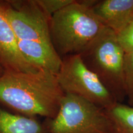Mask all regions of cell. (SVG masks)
<instances>
[{"instance_id": "11", "label": "cell", "mask_w": 133, "mask_h": 133, "mask_svg": "<svg viewBox=\"0 0 133 133\" xmlns=\"http://www.w3.org/2000/svg\"><path fill=\"white\" fill-rule=\"evenodd\" d=\"M112 119L116 133H133V107L116 103L105 110Z\"/></svg>"}, {"instance_id": "13", "label": "cell", "mask_w": 133, "mask_h": 133, "mask_svg": "<svg viewBox=\"0 0 133 133\" xmlns=\"http://www.w3.org/2000/svg\"><path fill=\"white\" fill-rule=\"evenodd\" d=\"M74 0H36L39 6L49 17L64 9Z\"/></svg>"}, {"instance_id": "9", "label": "cell", "mask_w": 133, "mask_h": 133, "mask_svg": "<svg viewBox=\"0 0 133 133\" xmlns=\"http://www.w3.org/2000/svg\"><path fill=\"white\" fill-rule=\"evenodd\" d=\"M21 54L26 61L39 69H44L57 75L62 59L52 44L18 40Z\"/></svg>"}, {"instance_id": "1", "label": "cell", "mask_w": 133, "mask_h": 133, "mask_svg": "<svg viewBox=\"0 0 133 133\" xmlns=\"http://www.w3.org/2000/svg\"><path fill=\"white\" fill-rule=\"evenodd\" d=\"M64 94L57 75L46 70H4L0 76V103L22 115L52 118Z\"/></svg>"}, {"instance_id": "10", "label": "cell", "mask_w": 133, "mask_h": 133, "mask_svg": "<svg viewBox=\"0 0 133 133\" xmlns=\"http://www.w3.org/2000/svg\"><path fill=\"white\" fill-rule=\"evenodd\" d=\"M0 133H48L36 117L14 114L0 107Z\"/></svg>"}, {"instance_id": "6", "label": "cell", "mask_w": 133, "mask_h": 133, "mask_svg": "<svg viewBox=\"0 0 133 133\" xmlns=\"http://www.w3.org/2000/svg\"><path fill=\"white\" fill-rule=\"evenodd\" d=\"M4 9L17 40L52 44L51 17L39 7L36 0L4 1Z\"/></svg>"}, {"instance_id": "3", "label": "cell", "mask_w": 133, "mask_h": 133, "mask_svg": "<svg viewBox=\"0 0 133 133\" xmlns=\"http://www.w3.org/2000/svg\"><path fill=\"white\" fill-rule=\"evenodd\" d=\"M79 55L116 102L123 103L126 97L123 78L125 52L116 33L105 27Z\"/></svg>"}, {"instance_id": "12", "label": "cell", "mask_w": 133, "mask_h": 133, "mask_svg": "<svg viewBox=\"0 0 133 133\" xmlns=\"http://www.w3.org/2000/svg\"><path fill=\"white\" fill-rule=\"evenodd\" d=\"M123 78L126 97L131 104L133 102V52L125 54Z\"/></svg>"}, {"instance_id": "2", "label": "cell", "mask_w": 133, "mask_h": 133, "mask_svg": "<svg viewBox=\"0 0 133 133\" xmlns=\"http://www.w3.org/2000/svg\"><path fill=\"white\" fill-rule=\"evenodd\" d=\"M106 27L92 8L76 1L50 19L53 46L62 58L80 54Z\"/></svg>"}, {"instance_id": "8", "label": "cell", "mask_w": 133, "mask_h": 133, "mask_svg": "<svg viewBox=\"0 0 133 133\" xmlns=\"http://www.w3.org/2000/svg\"><path fill=\"white\" fill-rule=\"evenodd\" d=\"M92 9L104 25L116 35L133 22V0L98 1Z\"/></svg>"}, {"instance_id": "16", "label": "cell", "mask_w": 133, "mask_h": 133, "mask_svg": "<svg viewBox=\"0 0 133 133\" xmlns=\"http://www.w3.org/2000/svg\"><path fill=\"white\" fill-rule=\"evenodd\" d=\"M129 105H131V106H132L133 107V102L132 103V104H129Z\"/></svg>"}, {"instance_id": "4", "label": "cell", "mask_w": 133, "mask_h": 133, "mask_svg": "<svg viewBox=\"0 0 133 133\" xmlns=\"http://www.w3.org/2000/svg\"><path fill=\"white\" fill-rule=\"evenodd\" d=\"M44 123L48 133H116L105 110L70 94H64L56 115Z\"/></svg>"}, {"instance_id": "5", "label": "cell", "mask_w": 133, "mask_h": 133, "mask_svg": "<svg viewBox=\"0 0 133 133\" xmlns=\"http://www.w3.org/2000/svg\"><path fill=\"white\" fill-rule=\"evenodd\" d=\"M57 78L65 94L78 96L104 110L118 103L79 54L62 58Z\"/></svg>"}, {"instance_id": "15", "label": "cell", "mask_w": 133, "mask_h": 133, "mask_svg": "<svg viewBox=\"0 0 133 133\" xmlns=\"http://www.w3.org/2000/svg\"><path fill=\"white\" fill-rule=\"evenodd\" d=\"M4 69H3V68L2 67V66H1V64H0V76H1V75L4 73Z\"/></svg>"}, {"instance_id": "7", "label": "cell", "mask_w": 133, "mask_h": 133, "mask_svg": "<svg viewBox=\"0 0 133 133\" xmlns=\"http://www.w3.org/2000/svg\"><path fill=\"white\" fill-rule=\"evenodd\" d=\"M0 64L4 70L35 72L39 70L21 54L18 40L6 17L4 1H0Z\"/></svg>"}, {"instance_id": "14", "label": "cell", "mask_w": 133, "mask_h": 133, "mask_svg": "<svg viewBox=\"0 0 133 133\" xmlns=\"http://www.w3.org/2000/svg\"><path fill=\"white\" fill-rule=\"evenodd\" d=\"M117 36L118 41L125 54L133 52V22L120 31Z\"/></svg>"}]
</instances>
